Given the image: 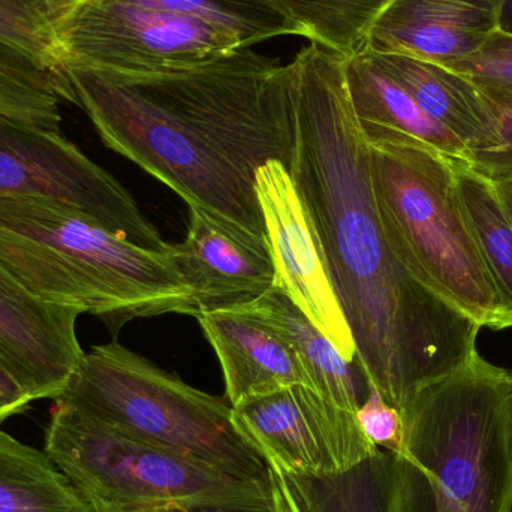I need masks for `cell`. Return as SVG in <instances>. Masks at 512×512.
Listing matches in <instances>:
<instances>
[{"label": "cell", "mask_w": 512, "mask_h": 512, "mask_svg": "<svg viewBox=\"0 0 512 512\" xmlns=\"http://www.w3.org/2000/svg\"><path fill=\"white\" fill-rule=\"evenodd\" d=\"M345 62L318 44L291 60L297 101L291 176L321 240L358 363L403 414L424 385L478 351L483 328L415 279L391 251Z\"/></svg>", "instance_id": "6da1fadb"}, {"label": "cell", "mask_w": 512, "mask_h": 512, "mask_svg": "<svg viewBox=\"0 0 512 512\" xmlns=\"http://www.w3.org/2000/svg\"><path fill=\"white\" fill-rule=\"evenodd\" d=\"M72 104L105 146L189 207L265 237L256 173H291L297 144L291 62L237 48L200 62L126 72L66 68Z\"/></svg>", "instance_id": "7a4b0ae2"}, {"label": "cell", "mask_w": 512, "mask_h": 512, "mask_svg": "<svg viewBox=\"0 0 512 512\" xmlns=\"http://www.w3.org/2000/svg\"><path fill=\"white\" fill-rule=\"evenodd\" d=\"M173 246L135 245L47 198L0 197V265L39 300L101 319L113 337L134 319L200 315Z\"/></svg>", "instance_id": "3957f363"}, {"label": "cell", "mask_w": 512, "mask_h": 512, "mask_svg": "<svg viewBox=\"0 0 512 512\" xmlns=\"http://www.w3.org/2000/svg\"><path fill=\"white\" fill-rule=\"evenodd\" d=\"M367 147L379 218L403 267L481 328H512L460 195L459 159L402 135Z\"/></svg>", "instance_id": "277c9868"}, {"label": "cell", "mask_w": 512, "mask_h": 512, "mask_svg": "<svg viewBox=\"0 0 512 512\" xmlns=\"http://www.w3.org/2000/svg\"><path fill=\"white\" fill-rule=\"evenodd\" d=\"M507 372L475 351L415 394L402 414L408 512H512Z\"/></svg>", "instance_id": "5b68a950"}, {"label": "cell", "mask_w": 512, "mask_h": 512, "mask_svg": "<svg viewBox=\"0 0 512 512\" xmlns=\"http://www.w3.org/2000/svg\"><path fill=\"white\" fill-rule=\"evenodd\" d=\"M54 402L234 477L271 480L228 400L191 387L116 340L84 352Z\"/></svg>", "instance_id": "8992f818"}, {"label": "cell", "mask_w": 512, "mask_h": 512, "mask_svg": "<svg viewBox=\"0 0 512 512\" xmlns=\"http://www.w3.org/2000/svg\"><path fill=\"white\" fill-rule=\"evenodd\" d=\"M45 451L95 512L274 511L273 483L245 480L54 402Z\"/></svg>", "instance_id": "52a82bcc"}, {"label": "cell", "mask_w": 512, "mask_h": 512, "mask_svg": "<svg viewBox=\"0 0 512 512\" xmlns=\"http://www.w3.org/2000/svg\"><path fill=\"white\" fill-rule=\"evenodd\" d=\"M0 197L54 200L92 216L135 245L171 248L132 195L60 129L6 114H0Z\"/></svg>", "instance_id": "ba28073f"}, {"label": "cell", "mask_w": 512, "mask_h": 512, "mask_svg": "<svg viewBox=\"0 0 512 512\" xmlns=\"http://www.w3.org/2000/svg\"><path fill=\"white\" fill-rule=\"evenodd\" d=\"M56 35L66 68L104 74L200 62L240 48L201 21L129 0H89Z\"/></svg>", "instance_id": "9c48e42d"}, {"label": "cell", "mask_w": 512, "mask_h": 512, "mask_svg": "<svg viewBox=\"0 0 512 512\" xmlns=\"http://www.w3.org/2000/svg\"><path fill=\"white\" fill-rule=\"evenodd\" d=\"M233 417L270 471L286 477H336L379 451L357 414L307 385L248 400L233 408Z\"/></svg>", "instance_id": "30bf717a"}, {"label": "cell", "mask_w": 512, "mask_h": 512, "mask_svg": "<svg viewBox=\"0 0 512 512\" xmlns=\"http://www.w3.org/2000/svg\"><path fill=\"white\" fill-rule=\"evenodd\" d=\"M256 197L279 288L330 340L348 363L358 360L357 346L337 297L312 216L280 162L256 173Z\"/></svg>", "instance_id": "8fae6325"}, {"label": "cell", "mask_w": 512, "mask_h": 512, "mask_svg": "<svg viewBox=\"0 0 512 512\" xmlns=\"http://www.w3.org/2000/svg\"><path fill=\"white\" fill-rule=\"evenodd\" d=\"M80 315L39 300L0 265V357L33 400H56L80 364Z\"/></svg>", "instance_id": "7c38bea8"}, {"label": "cell", "mask_w": 512, "mask_h": 512, "mask_svg": "<svg viewBox=\"0 0 512 512\" xmlns=\"http://www.w3.org/2000/svg\"><path fill=\"white\" fill-rule=\"evenodd\" d=\"M189 212L188 236L173 246V255L194 288L200 315L251 303L273 288L276 271L267 239L200 207Z\"/></svg>", "instance_id": "4fadbf2b"}, {"label": "cell", "mask_w": 512, "mask_h": 512, "mask_svg": "<svg viewBox=\"0 0 512 512\" xmlns=\"http://www.w3.org/2000/svg\"><path fill=\"white\" fill-rule=\"evenodd\" d=\"M507 0H396L367 48L450 65L478 53L502 29Z\"/></svg>", "instance_id": "5bb4252c"}, {"label": "cell", "mask_w": 512, "mask_h": 512, "mask_svg": "<svg viewBox=\"0 0 512 512\" xmlns=\"http://www.w3.org/2000/svg\"><path fill=\"white\" fill-rule=\"evenodd\" d=\"M197 319L218 355L233 408L294 385L312 388L291 346L261 319L240 307L201 313Z\"/></svg>", "instance_id": "9a60e30c"}, {"label": "cell", "mask_w": 512, "mask_h": 512, "mask_svg": "<svg viewBox=\"0 0 512 512\" xmlns=\"http://www.w3.org/2000/svg\"><path fill=\"white\" fill-rule=\"evenodd\" d=\"M369 50V48H367ZM427 116L453 132L477 158L499 144L498 117L489 99L465 75L438 63L369 50Z\"/></svg>", "instance_id": "2e32d148"}, {"label": "cell", "mask_w": 512, "mask_h": 512, "mask_svg": "<svg viewBox=\"0 0 512 512\" xmlns=\"http://www.w3.org/2000/svg\"><path fill=\"white\" fill-rule=\"evenodd\" d=\"M346 89L366 141L381 135L414 138L450 158L474 164L469 147L427 116L411 95L382 71L369 50L346 57Z\"/></svg>", "instance_id": "e0dca14e"}, {"label": "cell", "mask_w": 512, "mask_h": 512, "mask_svg": "<svg viewBox=\"0 0 512 512\" xmlns=\"http://www.w3.org/2000/svg\"><path fill=\"white\" fill-rule=\"evenodd\" d=\"M240 309L270 325L291 346L310 385L339 408L357 414L369 394V379L358 360L348 363L306 315L273 286Z\"/></svg>", "instance_id": "ac0fdd59"}, {"label": "cell", "mask_w": 512, "mask_h": 512, "mask_svg": "<svg viewBox=\"0 0 512 512\" xmlns=\"http://www.w3.org/2000/svg\"><path fill=\"white\" fill-rule=\"evenodd\" d=\"M279 475L303 512H408L405 460L388 451L336 477Z\"/></svg>", "instance_id": "d6986e66"}, {"label": "cell", "mask_w": 512, "mask_h": 512, "mask_svg": "<svg viewBox=\"0 0 512 512\" xmlns=\"http://www.w3.org/2000/svg\"><path fill=\"white\" fill-rule=\"evenodd\" d=\"M0 512H95L47 451L0 430Z\"/></svg>", "instance_id": "ffe728a7"}, {"label": "cell", "mask_w": 512, "mask_h": 512, "mask_svg": "<svg viewBox=\"0 0 512 512\" xmlns=\"http://www.w3.org/2000/svg\"><path fill=\"white\" fill-rule=\"evenodd\" d=\"M0 69L72 102L65 56L53 27L9 0H0Z\"/></svg>", "instance_id": "44dd1931"}, {"label": "cell", "mask_w": 512, "mask_h": 512, "mask_svg": "<svg viewBox=\"0 0 512 512\" xmlns=\"http://www.w3.org/2000/svg\"><path fill=\"white\" fill-rule=\"evenodd\" d=\"M300 29L310 44L345 57L366 50L373 26L396 0H261Z\"/></svg>", "instance_id": "7402d4cb"}, {"label": "cell", "mask_w": 512, "mask_h": 512, "mask_svg": "<svg viewBox=\"0 0 512 512\" xmlns=\"http://www.w3.org/2000/svg\"><path fill=\"white\" fill-rule=\"evenodd\" d=\"M457 185L487 267L512 318V218L492 180L471 162H456Z\"/></svg>", "instance_id": "603a6c76"}, {"label": "cell", "mask_w": 512, "mask_h": 512, "mask_svg": "<svg viewBox=\"0 0 512 512\" xmlns=\"http://www.w3.org/2000/svg\"><path fill=\"white\" fill-rule=\"evenodd\" d=\"M192 18L233 38L240 48L279 36H301L300 29L261 0H129Z\"/></svg>", "instance_id": "cb8c5ba5"}, {"label": "cell", "mask_w": 512, "mask_h": 512, "mask_svg": "<svg viewBox=\"0 0 512 512\" xmlns=\"http://www.w3.org/2000/svg\"><path fill=\"white\" fill-rule=\"evenodd\" d=\"M445 68L469 78L490 104H512V32L498 30L478 53Z\"/></svg>", "instance_id": "d4e9b609"}, {"label": "cell", "mask_w": 512, "mask_h": 512, "mask_svg": "<svg viewBox=\"0 0 512 512\" xmlns=\"http://www.w3.org/2000/svg\"><path fill=\"white\" fill-rule=\"evenodd\" d=\"M60 101L62 99L53 90L0 69V114L60 129Z\"/></svg>", "instance_id": "484cf974"}, {"label": "cell", "mask_w": 512, "mask_h": 512, "mask_svg": "<svg viewBox=\"0 0 512 512\" xmlns=\"http://www.w3.org/2000/svg\"><path fill=\"white\" fill-rule=\"evenodd\" d=\"M364 435L379 450L402 456L405 450V420L399 409L387 402L373 385L357 411Z\"/></svg>", "instance_id": "4316f807"}, {"label": "cell", "mask_w": 512, "mask_h": 512, "mask_svg": "<svg viewBox=\"0 0 512 512\" xmlns=\"http://www.w3.org/2000/svg\"><path fill=\"white\" fill-rule=\"evenodd\" d=\"M498 117L499 144L475 158L474 165L487 176H512V104H492Z\"/></svg>", "instance_id": "83f0119b"}, {"label": "cell", "mask_w": 512, "mask_h": 512, "mask_svg": "<svg viewBox=\"0 0 512 512\" xmlns=\"http://www.w3.org/2000/svg\"><path fill=\"white\" fill-rule=\"evenodd\" d=\"M32 402L35 400L0 357V423L26 411Z\"/></svg>", "instance_id": "f1b7e54d"}, {"label": "cell", "mask_w": 512, "mask_h": 512, "mask_svg": "<svg viewBox=\"0 0 512 512\" xmlns=\"http://www.w3.org/2000/svg\"><path fill=\"white\" fill-rule=\"evenodd\" d=\"M9 2L15 3L33 17L44 21L56 32L57 26H60L66 18L71 17L89 0H9Z\"/></svg>", "instance_id": "f546056e"}, {"label": "cell", "mask_w": 512, "mask_h": 512, "mask_svg": "<svg viewBox=\"0 0 512 512\" xmlns=\"http://www.w3.org/2000/svg\"><path fill=\"white\" fill-rule=\"evenodd\" d=\"M271 472V483H273L274 512H303L298 507L294 495L286 486L283 478L276 472Z\"/></svg>", "instance_id": "4dcf8cb0"}, {"label": "cell", "mask_w": 512, "mask_h": 512, "mask_svg": "<svg viewBox=\"0 0 512 512\" xmlns=\"http://www.w3.org/2000/svg\"><path fill=\"white\" fill-rule=\"evenodd\" d=\"M487 176V174H486ZM492 180L495 185L496 191H498L499 197H501L502 203L507 207L508 213L512 218V176H487Z\"/></svg>", "instance_id": "1f68e13d"}, {"label": "cell", "mask_w": 512, "mask_h": 512, "mask_svg": "<svg viewBox=\"0 0 512 512\" xmlns=\"http://www.w3.org/2000/svg\"><path fill=\"white\" fill-rule=\"evenodd\" d=\"M507 411H508V439H510V453L512 460V372H507Z\"/></svg>", "instance_id": "d6a6232c"}, {"label": "cell", "mask_w": 512, "mask_h": 512, "mask_svg": "<svg viewBox=\"0 0 512 512\" xmlns=\"http://www.w3.org/2000/svg\"><path fill=\"white\" fill-rule=\"evenodd\" d=\"M108 512H228V511H192V510H177V508H155V510H123V511H108ZM239 512H274V511H239Z\"/></svg>", "instance_id": "836d02e7"}, {"label": "cell", "mask_w": 512, "mask_h": 512, "mask_svg": "<svg viewBox=\"0 0 512 512\" xmlns=\"http://www.w3.org/2000/svg\"><path fill=\"white\" fill-rule=\"evenodd\" d=\"M502 29L508 30V32H512V0H507V5H505Z\"/></svg>", "instance_id": "e575fe53"}]
</instances>
